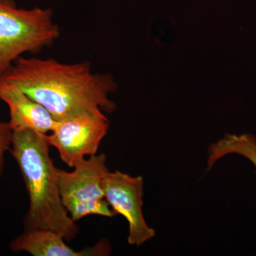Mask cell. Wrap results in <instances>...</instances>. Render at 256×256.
Returning a JSON list of instances; mask_svg holds the SVG:
<instances>
[{
  "instance_id": "cell-1",
  "label": "cell",
  "mask_w": 256,
  "mask_h": 256,
  "mask_svg": "<svg viewBox=\"0 0 256 256\" xmlns=\"http://www.w3.org/2000/svg\"><path fill=\"white\" fill-rule=\"evenodd\" d=\"M0 82L18 86L56 121L88 110L112 112L116 108L109 98L117 88L114 78L92 72L90 62L64 64L21 56L0 76Z\"/></svg>"
},
{
  "instance_id": "cell-3",
  "label": "cell",
  "mask_w": 256,
  "mask_h": 256,
  "mask_svg": "<svg viewBox=\"0 0 256 256\" xmlns=\"http://www.w3.org/2000/svg\"><path fill=\"white\" fill-rule=\"evenodd\" d=\"M60 35L50 8L23 9L14 0H0V76L23 54L50 46Z\"/></svg>"
},
{
  "instance_id": "cell-9",
  "label": "cell",
  "mask_w": 256,
  "mask_h": 256,
  "mask_svg": "<svg viewBox=\"0 0 256 256\" xmlns=\"http://www.w3.org/2000/svg\"><path fill=\"white\" fill-rule=\"evenodd\" d=\"M12 136L9 122H0V178L4 171L5 153L11 150Z\"/></svg>"
},
{
  "instance_id": "cell-5",
  "label": "cell",
  "mask_w": 256,
  "mask_h": 256,
  "mask_svg": "<svg viewBox=\"0 0 256 256\" xmlns=\"http://www.w3.org/2000/svg\"><path fill=\"white\" fill-rule=\"evenodd\" d=\"M108 128V119L102 110L95 109L57 121L46 139L50 146L58 150L62 161L74 168L86 156L96 154Z\"/></svg>"
},
{
  "instance_id": "cell-8",
  "label": "cell",
  "mask_w": 256,
  "mask_h": 256,
  "mask_svg": "<svg viewBox=\"0 0 256 256\" xmlns=\"http://www.w3.org/2000/svg\"><path fill=\"white\" fill-rule=\"evenodd\" d=\"M64 240V237L52 230H25L12 242L10 248L13 252H24L34 256H106L108 252L105 242L77 252L69 247Z\"/></svg>"
},
{
  "instance_id": "cell-10",
  "label": "cell",
  "mask_w": 256,
  "mask_h": 256,
  "mask_svg": "<svg viewBox=\"0 0 256 256\" xmlns=\"http://www.w3.org/2000/svg\"><path fill=\"white\" fill-rule=\"evenodd\" d=\"M237 154L248 158L256 168V138H250L242 141L238 146Z\"/></svg>"
},
{
  "instance_id": "cell-2",
  "label": "cell",
  "mask_w": 256,
  "mask_h": 256,
  "mask_svg": "<svg viewBox=\"0 0 256 256\" xmlns=\"http://www.w3.org/2000/svg\"><path fill=\"white\" fill-rule=\"evenodd\" d=\"M46 134L32 130L13 131L10 152L22 176L30 208L24 217L25 230L44 229L72 240L79 232L62 204L58 168L50 154Z\"/></svg>"
},
{
  "instance_id": "cell-6",
  "label": "cell",
  "mask_w": 256,
  "mask_h": 256,
  "mask_svg": "<svg viewBox=\"0 0 256 256\" xmlns=\"http://www.w3.org/2000/svg\"><path fill=\"white\" fill-rule=\"evenodd\" d=\"M143 185L142 176L120 171L108 172L102 182L109 206L114 214L124 216L129 224L128 244L138 247L156 236V230L148 225L143 216Z\"/></svg>"
},
{
  "instance_id": "cell-4",
  "label": "cell",
  "mask_w": 256,
  "mask_h": 256,
  "mask_svg": "<svg viewBox=\"0 0 256 256\" xmlns=\"http://www.w3.org/2000/svg\"><path fill=\"white\" fill-rule=\"evenodd\" d=\"M105 154L80 160L72 172L58 169L62 204L74 222L88 215H114L106 201L102 182L107 174Z\"/></svg>"
},
{
  "instance_id": "cell-7",
  "label": "cell",
  "mask_w": 256,
  "mask_h": 256,
  "mask_svg": "<svg viewBox=\"0 0 256 256\" xmlns=\"http://www.w3.org/2000/svg\"><path fill=\"white\" fill-rule=\"evenodd\" d=\"M0 100L9 107V124L12 131L28 129L47 134L56 124L57 121L44 106L13 84L0 82Z\"/></svg>"
}]
</instances>
